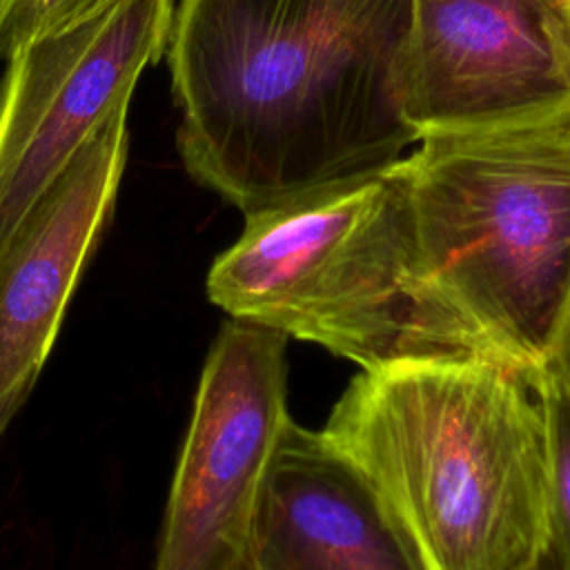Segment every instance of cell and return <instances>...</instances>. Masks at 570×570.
I'll use <instances>...</instances> for the list:
<instances>
[{
	"label": "cell",
	"instance_id": "6da1fadb",
	"mask_svg": "<svg viewBox=\"0 0 570 570\" xmlns=\"http://www.w3.org/2000/svg\"><path fill=\"white\" fill-rule=\"evenodd\" d=\"M414 0H180L167 42L187 174L245 216L394 167Z\"/></svg>",
	"mask_w": 570,
	"mask_h": 570
},
{
	"label": "cell",
	"instance_id": "7a4b0ae2",
	"mask_svg": "<svg viewBox=\"0 0 570 570\" xmlns=\"http://www.w3.org/2000/svg\"><path fill=\"white\" fill-rule=\"evenodd\" d=\"M323 434L372 481L428 570H525L548 550L546 421L512 365L470 356L363 370Z\"/></svg>",
	"mask_w": 570,
	"mask_h": 570
},
{
	"label": "cell",
	"instance_id": "3957f363",
	"mask_svg": "<svg viewBox=\"0 0 570 570\" xmlns=\"http://www.w3.org/2000/svg\"><path fill=\"white\" fill-rule=\"evenodd\" d=\"M401 158L419 267L534 390L570 379V105Z\"/></svg>",
	"mask_w": 570,
	"mask_h": 570
},
{
	"label": "cell",
	"instance_id": "277c9868",
	"mask_svg": "<svg viewBox=\"0 0 570 570\" xmlns=\"http://www.w3.org/2000/svg\"><path fill=\"white\" fill-rule=\"evenodd\" d=\"M399 163L245 216L238 240L209 267V301L361 370L499 358L423 276Z\"/></svg>",
	"mask_w": 570,
	"mask_h": 570
},
{
	"label": "cell",
	"instance_id": "5b68a950",
	"mask_svg": "<svg viewBox=\"0 0 570 570\" xmlns=\"http://www.w3.org/2000/svg\"><path fill=\"white\" fill-rule=\"evenodd\" d=\"M287 336L225 321L207 352L154 570H243L254 505L287 412Z\"/></svg>",
	"mask_w": 570,
	"mask_h": 570
},
{
	"label": "cell",
	"instance_id": "8992f818",
	"mask_svg": "<svg viewBox=\"0 0 570 570\" xmlns=\"http://www.w3.org/2000/svg\"><path fill=\"white\" fill-rule=\"evenodd\" d=\"M174 0H120L7 58L0 80V249L76 151L167 51Z\"/></svg>",
	"mask_w": 570,
	"mask_h": 570
},
{
	"label": "cell",
	"instance_id": "52a82bcc",
	"mask_svg": "<svg viewBox=\"0 0 570 570\" xmlns=\"http://www.w3.org/2000/svg\"><path fill=\"white\" fill-rule=\"evenodd\" d=\"M568 105L566 0H414L403 114L419 138Z\"/></svg>",
	"mask_w": 570,
	"mask_h": 570
},
{
	"label": "cell",
	"instance_id": "ba28073f",
	"mask_svg": "<svg viewBox=\"0 0 570 570\" xmlns=\"http://www.w3.org/2000/svg\"><path fill=\"white\" fill-rule=\"evenodd\" d=\"M127 140V107H120L76 151L0 249V436L27 401L111 216Z\"/></svg>",
	"mask_w": 570,
	"mask_h": 570
},
{
	"label": "cell",
	"instance_id": "9c48e42d",
	"mask_svg": "<svg viewBox=\"0 0 570 570\" xmlns=\"http://www.w3.org/2000/svg\"><path fill=\"white\" fill-rule=\"evenodd\" d=\"M243 570H428L372 481L289 419L254 505Z\"/></svg>",
	"mask_w": 570,
	"mask_h": 570
},
{
	"label": "cell",
	"instance_id": "30bf717a",
	"mask_svg": "<svg viewBox=\"0 0 570 570\" xmlns=\"http://www.w3.org/2000/svg\"><path fill=\"white\" fill-rule=\"evenodd\" d=\"M534 392L548 445V550L561 570H570V379Z\"/></svg>",
	"mask_w": 570,
	"mask_h": 570
},
{
	"label": "cell",
	"instance_id": "8fae6325",
	"mask_svg": "<svg viewBox=\"0 0 570 570\" xmlns=\"http://www.w3.org/2000/svg\"><path fill=\"white\" fill-rule=\"evenodd\" d=\"M120 0H0V58L22 45L71 29Z\"/></svg>",
	"mask_w": 570,
	"mask_h": 570
},
{
	"label": "cell",
	"instance_id": "7c38bea8",
	"mask_svg": "<svg viewBox=\"0 0 570 570\" xmlns=\"http://www.w3.org/2000/svg\"><path fill=\"white\" fill-rule=\"evenodd\" d=\"M525 570H561L559 566H557V561H554V557H552V552L550 550H546L530 568H525Z\"/></svg>",
	"mask_w": 570,
	"mask_h": 570
},
{
	"label": "cell",
	"instance_id": "4fadbf2b",
	"mask_svg": "<svg viewBox=\"0 0 570 570\" xmlns=\"http://www.w3.org/2000/svg\"><path fill=\"white\" fill-rule=\"evenodd\" d=\"M568 2V13H570V0H566Z\"/></svg>",
	"mask_w": 570,
	"mask_h": 570
}]
</instances>
